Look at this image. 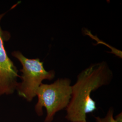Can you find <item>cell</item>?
Returning a JSON list of instances; mask_svg holds the SVG:
<instances>
[{"label": "cell", "instance_id": "3957f363", "mask_svg": "<svg viewBox=\"0 0 122 122\" xmlns=\"http://www.w3.org/2000/svg\"><path fill=\"white\" fill-rule=\"evenodd\" d=\"M12 55L20 61L22 66L21 82L18 83L16 90L20 96L28 101H31L36 96V92L44 80H52L55 77L54 70L47 71L43 62L39 58L30 59L19 51L12 52Z\"/></svg>", "mask_w": 122, "mask_h": 122}, {"label": "cell", "instance_id": "5b68a950", "mask_svg": "<svg viewBox=\"0 0 122 122\" xmlns=\"http://www.w3.org/2000/svg\"><path fill=\"white\" fill-rule=\"evenodd\" d=\"M114 109L113 107L109 108L104 117H95L96 122H122V112L113 117Z\"/></svg>", "mask_w": 122, "mask_h": 122}, {"label": "cell", "instance_id": "8992f818", "mask_svg": "<svg viewBox=\"0 0 122 122\" xmlns=\"http://www.w3.org/2000/svg\"><path fill=\"white\" fill-rule=\"evenodd\" d=\"M73 122H88L86 120H83V121H76Z\"/></svg>", "mask_w": 122, "mask_h": 122}, {"label": "cell", "instance_id": "277c9868", "mask_svg": "<svg viewBox=\"0 0 122 122\" xmlns=\"http://www.w3.org/2000/svg\"><path fill=\"white\" fill-rule=\"evenodd\" d=\"M5 14H0V22ZM10 37V34L3 30L0 24V96L13 93L17 86V79L20 77L16 66L8 56L5 48V42Z\"/></svg>", "mask_w": 122, "mask_h": 122}, {"label": "cell", "instance_id": "7a4b0ae2", "mask_svg": "<svg viewBox=\"0 0 122 122\" xmlns=\"http://www.w3.org/2000/svg\"><path fill=\"white\" fill-rule=\"evenodd\" d=\"M71 82L70 79L61 78L50 84L40 85L36 92L38 100L35 110L39 116H42L43 108L46 109L44 122H52L57 113L67 108L71 99Z\"/></svg>", "mask_w": 122, "mask_h": 122}, {"label": "cell", "instance_id": "6da1fadb", "mask_svg": "<svg viewBox=\"0 0 122 122\" xmlns=\"http://www.w3.org/2000/svg\"><path fill=\"white\" fill-rule=\"evenodd\" d=\"M113 73L105 61L92 64L78 75L72 86L71 99L66 110L65 118L71 122L86 120L88 113L97 109L92 92L109 85Z\"/></svg>", "mask_w": 122, "mask_h": 122}]
</instances>
